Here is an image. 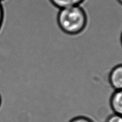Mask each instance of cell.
Masks as SVG:
<instances>
[{
    "label": "cell",
    "mask_w": 122,
    "mask_h": 122,
    "mask_svg": "<svg viewBox=\"0 0 122 122\" xmlns=\"http://www.w3.org/2000/svg\"><path fill=\"white\" fill-rule=\"evenodd\" d=\"M87 14L82 5H75L61 8L56 15L59 29L65 35L77 36L86 29Z\"/></svg>",
    "instance_id": "1"
},
{
    "label": "cell",
    "mask_w": 122,
    "mask_h": 122,
    "mask_svg": "<svg viewBox=\"0 0 122 122\" xmlns=\"http://www.w3.org/2000/svg\"><path fill=\"white\" fill-rule=\"evenodd\" d=\"M107 79L109 85L114 91L122 90V63L110 69Z\"/></svg>",
    "instance_id": "2"
},
{
    "label": "cell",
    "mask_w": 122,
    "mask_h": 122,
    "mask_svg": "<svg viewBox=\"0 0 122 122\" xmlns=\"http://www.w3.org/2000/svg\"><path fill=\"white\" fill-rule=\"evenodd\" d=\"M108 102L113 113L122 116V90L114 91L110 95Z\"/></svg>",
    "instance_id": "3"
},
{
    "label": "cell",
    "mask_w": 122,
    "mask_h": 122,
    "mask_svg": "<svg viewBox=\"0 0 122 122\" xmlns=\"http://www.w3.org/2000/svg\"><path fill=\"white\" fill-rule=\"evenodd\" d=\"M86 0H49L51 5L55 8H61L75 5H82Z\"/></svg>",
    "instance_id": "4"
},
{
    "label": "cell",
    "mask_w": 122,
    "mask_h": 122,
    "mask_svg": "<svg viewBox=\"0 0 122 122\" xmlns=\"http://www.w3.org/2000/svg\"><path fill=\"white\" fill-rule=\"evenodd\" d=\"M68 122H94L90 117L85 115H77L72 117Z\"/></svg>",
    "instance_id": "5"
},
{
    "label": "cell",
    "mask_w": 122,
    "mask_h": 122,
    "mask_svg": "<svg viewBox=\"0 0 122 122\" xmlns=\"http://www.w3.org/2000/svg\"><path fill=\"white\" fill-rule=\"evenodd\" d=\"M105 122H122V116L112 113L108 116Z\"/></svg>",
    "instance_id": "6"
},
{
    "label": "cell",
    "mask_w": 122,
    "mask_h": 122,
    "mask_svg": "<svg viewBox=\"0 0 122 122\" xmlns=\"http://www.w3.org/2000/svg\"><path fill=\"white\" fill-rule=\"evenodd\" d=\"M5 19V8L2 2H0V32L3 26Z\"/></svg>",
    "instance_id": "7"
},
{
    "label": "cell",
    "mask_w": 122,
    "mask_h": 122,
    "mask_svg": "<svg viewBox=\"0 0 122 122\" xmlns=\"http://www.w3.org/2000/svg\"><path fill=\"white\" fill-rule=\"evenodd\" d=\"M2 104V95H1V94H0V108H1Z\"/></svg>",
    "instance_id": "8"
},
{
    "label": "cell",
    "mask_w": 122,
    "mask_h": 122,
    "mask_svg": "<svg viewBox=\"0 0 122 122\" xmlns=\"http://www.w3.org/2000/svg\"><path fill=\"white\" fill-rule=\"evenodd\" d=\"M117 1L122 5V0H117Z\"/></svg>",
    "instance_id": "9"
},
{
    "label": "cell",
    "mask_w": 122,
    "mask_h": 122,
    "mask_svg": "<svg viewBox=\"0 0 122 122\" xmlns=\"http://www.w3.org/2000/svg\"><path fill=\"white\" fill-rule=\"evenodd\" d=\"M120 41H121V44H122V32L121 33V36H120Z\"/></svg>",
    "instance_id": "10"
},
{
    "label": "cell",
    "mask_w": 122,
    "mask_h": 122,
    "mask_svg": "<svg viewBox=\"0 0 122 122\" xmlns=\"http://www.w3.org/2000/svg\"><path fill=\"white\" fill-rule=\"evenodd\" d=\"M6 1V0H0V2H4V1Z\"/></svg>",
    "instance_id": "11"
}]
</instances>
